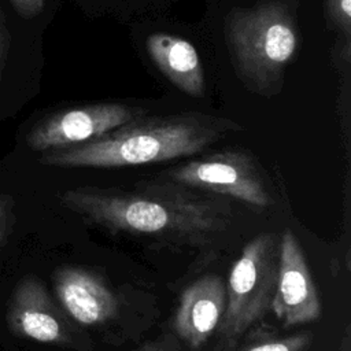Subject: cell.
I'll use <instances>...</instances> for the list:
<instances>
[{
	"label": "cell",
	"mask_w": 351,
	"mask_h": 351,
	"mask_svg": "<svg viewBox=\"0 0 351 351\" xmlns=\"http://www.w3.org/2000/svg\"><path fill=\"white\" fill-rule=\"evenodd\" d=\"M63 207L111 233L144 236L176 245H200L230 225V206L184 191L174 182L138 189L80 186L60 195Z\"/></svg>",
	"instance_id": "obj_1"
},
{
	"label": "cell",
	"mask_w": 351,
	"mask_h": 351,
	"mask_svg": "<svg viewBox=\"0 0 351 351\" xmlns=\"http://www.w3.org/2000/svg\"><path fill=\"white\" fill-rule=\"evenodd\" d=\"M134 351H182V348L180 344V339L174 333L166 332L156 339L143 343Z\"/></svg>",
	"instance_id": "obj_14"
},
{
	"label": "cell",
	"mask_w": 351,
	"mask_h": 351,
	"mask_svg": "<svg viewBox=\"0 0 351 351\" xmlns=\"http://www.w3.org/2000/svg\"><path fill=\"white\" fill-rule=\"evenodd\" d=\"M341 351H350V326L346 328V333L341 340Z\"/></svg>",
	"instance_id": "obj_17"
},
{
	"label": "cell",
	"mask_w": 351,
	"mask_h": 351,
	"mask_svg": "<svg viewBox=\"0 0 351 351\" xmlns=\"http://www.w3.org/2000/svg\"><path fill=\"white\" fill-rule=\"evenodd\" d=\"M326 19L347 41L351 33V0H325Z\"/></svg>",
	"instance_id": "obj_13"
},
{
	"label": "cell",
	"mask_w": 351,
	"mask_h": 351,
	"mask_svg": "<svg viewBox=\"0 0 351 351\" xmlns=\"http://www.w3.org/2000/svg\"><path fill=\"white\" fill-rule=\"evenodd\" d=\"M145 48L156 69L176 88L196 99L206 96L200 56L188 40L156 32L147 37Z\"/></svg>",
	"instance_id": "obj_11"
},
{
	"label": "cell",
	"mask_w": 351,
	"mask_h": 351,
	"mask_svg": "<svg viewBox=\"0 0 351 351\" xmlns=\"http://www.w3.org/2000/svg\"><path fill=\"white\" fill-rule=\"evenodd\" d=\"M298 5V0H261L225 15L229 59L250 92L273 97L282 90L285 70L300 44Z\"/></svg>",
	"instance_id": "obj_3"
},
{
	"label": "cell",
	"mask_w": 351,
	"mask_h": 351,
	"mask_svg": "<svg viewBox=\"0 0 351 351\" xmlns=\"http://www.w3.org/2000/svg\"><path fill=\"white\" fill-rule=\"evenodd\" d=\"M53 289L64 313L78 325L103 326L121 313V299L96 271L62 266L53 271Z\"/></svg>",
	"instance_id": "obj_9"
},
{
	"label": "cell",
	"mask_w": 351,
	"mask_h": 351,
	"mask_svg": "<svg viewBox=\"0 0 351 351\" xmlns=\"http://www.w3.org/2000/svg\"><path fill=\"white\" fill-rule=\"evenodd\" d=\"M271 310L287 328L313 322L322 313L308 265L289 229L280 236L278 274Z\"/></svg>",
	"instance_id": "obj_8"
},
{
	"label": "cell",
	"mask_w": 351,
	"mask_h": 351,
	"mask_svg": "<svg viewBox=\"0 0 351 351\" xmlns=\"http://www.w3.org/2000/svg\"><path fill=\"white\" fill-rule=\"evenodd\" d=\"M226 306V285L219 276L207 274L181 293L173 318L174 335L191 350L204 347L217 332Z\"/></svg>",
	"instance_id": "obj_10"
},
{
	"label": "cell",
	"mask_w": 351,
	"mask_h": 351,
	"mask_svg": "<svg viewBox=\"0 0 351 351\" xmlns=\"http://www.w3.org/2000/svg\"><path fill=\"white\" fill-rule=\"evenodd\" d=\"M7 322L14 335L38 343L89 348L80 340L73 319L58 306L36 276H25L14 288Z\"/></svg>",
	"instance_id": "obj_7"
},
{
	"label": "cell",
	"mask_w": 351,
	"mask_h": 351,
	"mask_svg": "<svg viewBox=\"0 0 351 351\" xmlns=\"http://www.w3.org/2000/svg\"><path fill=\"white\" fill-rule=\"evenodd\" d=\"M11 1L23 16H34L44 7V0H11Z\"/></svg>",
	"instance_id": "obj_15"
},
{
	"label": "cell",
	"mask_w": 351,
	"mask_h": 351,
	"mask_svg": "<svg viewBox=\"0 0 351 351\" xmlns=\"http://www.w3.org/2000/svg\"><path fill=\"white\" fill-rule=\"evenodd\" d=\"M10 221H8V211L5 208V203L0 200V244L4 243L5 236L10 232Z\"/></svg>",
	"instance_id": "obj_16"
},
{
	"label": "cell",
	"mask_w": 351,
	"mask_h": 351,
	"mask_svg": "<svg viewBox=\"0 0 351 351\" xmlns=\"http://www.w3.org/2000/svg\"><path fill=\"white\" fill-rule=\"evenodd\" d=\"M243 130L232 119L203 112L140 117L90 141L47 151L40 162L56 167L112 169L199 154L228 133Z\"/></svg>",
	"instance_id": "obj_2"
},
{
	"label": "cell",
	"mask_w": 351,
	"mask_h": 351,
	"mask_svg": "<svg viewBox=\"0 0 351 351\" xmlns=\"http://www.w3.org/2000/svg\"><path fill=\"white\" fill-rule=\"evenodd\" d=\"M170 182L229 196L266 208L271 197L255 158L245 149H223L185 162L167 171Z\"/></svg>",
	"instance_id": "obj_5"
},
{
	"label": "cell",
	"mask_w": 351,
	"mask_h": 351,
	"mask_svg": "<svg viewBox=\"0 0 351 351\" xmlns=\"http://www.w3.org/2000/svg\"><path fill=\"white\" fill-rule=\"evenodd\" d=\"M280 237L265 232L254 237L234 262L226 287V306L217 329L218 351L236 348L245 332L261 321L276 293Z\"/></svg>",
	"instance_id": "obj_4"
},
{
	"label": "cell",
	"mask_w": 351,
	"mask_h": 351,
	"mask_svg": "<svg viewBox=\"0 0 351 351\" xmlns=\"http://www.w3.org/2000/svg\"><path fill=\"white\" fill-rule=\"evenodd\" d=\"M311 333L302 332L285 337H276L245 347L243 351H304L311 343Z\"/></svg>",
	"instance_id": "obj_12"
},
{
	"label": "cell",
	"mask_w": 351,
	"mask_h": 351,
	"mask_svg": "<svg viewBox=\"0 0 351 351\" xmlns=\"http://www.w3.org/2000/svg\"><path fill=\"white\" fill-rule=\"evenodd\" d=\"M147 110L123 103H95L55 112L37 125L26 136L33 151H52L82 144L104 133L144 117Z\"/></svg>",
	"instance_id": "obj_6"
}]
</instances>
